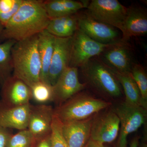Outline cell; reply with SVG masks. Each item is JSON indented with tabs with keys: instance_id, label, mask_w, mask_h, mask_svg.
Returning <instances> with one entry per match:
<instances>
[{
	"instance_id": "1",
	"label": "cell",
	"mask_w": 147,
	"mask_h": 147,
	"mask_svg": "<svg viewBox=\"0 0 147 147\" xmlns=\"http://www.w3.org/2000/svg\"><path fill=\"white\" fill-rule=\"evenodd\" d=\"M50 20L43 1L23 0L17 12L5 26L1 41H20L39 34L46 30Z\"/></svg>"
},
{
	"instance_id": "2",
	"label": "cell",
	"mask_w": 147,
	"mask_h": 147,
	"mask_svg": "<svg viewBox=\"0 0 147 147\" xmlns=\"http://www.w3.org/2000/svg\"><path fill=\"white\" fill-rule=\"evenodd\" d=\"M38 35L16 41L11 50L13 76L29 86L40 81L41 65Z\"/></svg>"
},
{
	"instance_id": "3",
	"label": "cell",
	"mask_w": 147,
	"mask_h": 147,
	"mask_svg": "<svg viewBox=\"0 0 147 147\" xmlns=\"http://www.w3.org/2000/svg\"><path fill=\"white\" fill-rule=\"evenodd\" d=\"M79 93L54 109V114L62 123L89 118L111 105L110 102Z\"/></svg>"
},
{
	"instance_id": "4",
	"label": "cell",
	"mask_w": 147,
	"mask_h": 147,
	"mask_svg": "<svg viewBox=\"0 0 147 147\" xmlns=\"http://www.w3.org/2000/svg\"><path fill=\"white\" fill-rule=\"evenodd\" d=\"M81 68L87 83L98 92L109 97L118 98L121 96V86L118 80L100 58H92Z\"/></svg>"
},
{
	"instance_id": "5",
	"label": "cell",
	"mask_w": 147,
	"mask_h": 147,
	"mask_svg": "<svg viewBox=\"0 0 147 147\" xmlns=\"http://www.w3.org/2000/svg\"><path fill=\"white\" fill-rule=\"evenodd\" d=\"M112 110L119 120L117 147H127L128 135L138 130L146 120L147 109L124 101L115 105Z\"/></svg>"
},
{
	"instance_id": "6",
	"label": "cell",
	"mask_w": 147,
	"mask_h": 147,
	"mask_svg": "<svg viewBox=\"0 0 147 147\" xmlns=\"http://www.w3.org/2000/svg\"><path fill=\"white\" fill-rule=\"evenodd\" d=\"M87 8V16L122 31L127 7L117 0H92Z\"/></svg>"
},
{
	"instance_id": "7",
	"label": "cell",
	"mask_w": 147,
	"mask_h": 147,
	"mask_svg": "<svg viewBox=\"0 0 147 147\" xmlns=\"http://www.w3.org/2000/svg\"><path fill=\"white\" fill-rule=\"evenodd\" d=\"M112 45L96 42L78 29L72 36L69 66L81 68Z\"/></svg>"
},
{
	"instance_id": "8",
	"label": "cell",
	"mask_w": 147,
	"mask_h": 147,
	"mask_svg": "<svg viewBox=\"0 0 147 147\" xmlns=\"http://www.w3.org/2000/svg\"><path fill=\"white\" fill-rule=\"evenodd\" d=\"M98 57L111 70L120 73H131L136 63L129 44L122 41L112 44Z\"/></svg>"
},
{
	"instance_id": "9",
	"label": "cell",
	"mask_w": 147,
	"mask_h": 147,
	"mask_svg": "<svg viewBox=\"0 0 147 147\" xmlns=\"http://www.w3.org/2000/svg\"><path fill=\"white\" fill-rule=\"evenodd\" d=\"M78 26L87 36L96 42L113 44L121 41L118 29L93 19L86 14L78 16Z\"/></svg>"
},
{
	"instance_id": "10",
	"label": "cell",
	"mask_w": 147,
	"mask_h": 147,
	"mask_svg": "<svg viewBox=\"0 0 147 147\" xmlns=\"http://www.w3.org/2000/svg\"><path fill=\"white\" fill-rule=\"evenodd\" d=\"M119 129L118 117L112 110H110L94 117L90 139L103 144L111 143L118 137Z\"/></svg>"
},
{
	"instance_id": "11",
	"label": "cell",
	"mask_w": 147,
	"mask_h": 147,
	"mask_svg": "<svg viewBox=\"0 0 147 147\" xmlns=\"http://www.w3.org/2000/svg\"><path fill=\"white\" fill-rule=\"evenodd\" d=\"M86 85L79 82L78 68L68 67L52 86L53 101L59 105L85 88Z\"/></svg>"
},
{
	"instance_id": "12",
	"label": "cell",
	"mask_w": 147,
	"mask_h": 147,
	"mask_svg": "<svg viewBox=\"0 0 147 147\" xmlns=\"http://www.w3.org/2000/svg\"><path fill=\"white\" fill-rule=\"evenodd\" d=\"M0 102L8 107L22 106L30 103V88L21 79L11 76L2 85Z\"/></svg>"
},
{
	"instance_id": "13",
	"label": "cell",
	"mask_w": 147,
	"mask_h": 147,
	"mask_svg": "<svg viewBox=\"0 0 147 147\" xmlns=\"http://www.w3.org/2000/svg\"><path fill=\"white\" fill-rule=\"evenodd\" d=\"M72 38L55 37L54 52L48 74V82L52 86L69 67Z\"/></svg>"
},
{
	"instance_id": "14",
	"label": "cell",
	"mask_w": 147,
	"mask_h": 147,
	"mask_svg": "<svg viewBox=\"0 0 147 147\" xmlns=\"http://www.w3.org/2000/svg\"><path fill=\"white\" fill-rule=\"evenodd\" d=\"M54 109L50 105H31L27 129L34 138L51 134Z\"/></svg>"
},
{
	"instance_id": "15",
	"label": "cell",
	"mask_w": 147,
	"mask_h": 147,
	"mask_svg": "<svg viewBox=\"0 0 147 147\" xmlns=\"http://www.w3.org/2000/svg\"><path fill=\"white\" fill-rule=\"evenodd\" d=\"M121 40L127 42L133 36H143L147 33V11L139 6L131 5L127 8Z\"/></svg>"
},
{
	"instance_id": "16",
	"label": "cell",
	"mask_w": 147,
	"mask_h": 147,
	"mask_svg": "<svg viewBox=\"0 0 147 147\" xmlns=\"http://www.w3.org/2000/svg\"><path fill=\"white\" fill-rule=\"evenodd\" d=\"M94 117L63 123V135L68 147H84L90 139Z\"/></svg>"
},
{
	"instance_id": "17",
	"label": "cell",
	"mask_w": 147,
	"mask_h": 147,
	"mask_svg": "<svg viewBox=\"0 0 147 147\" xmlns=\"http://www.w3.org/2000/svg\"><path fill=\"white\" fill-rule=\"evenodd\" d=\"M30 105L8 107L0 102V125L9 129H27Z\"/></svg>"
},
{
	"instance_id": "18",
	"label": "cell",
	"mask_w": 147,
	"mask_h": 147,
	"mask_svg": "<svg viewBox=\"0 0 147 147\" xmlns=\"http://www.w3.org/2000/svg\"><path fill=\"white\" fill-rule=\"evenodd\" d=\"M38 49L41 65L40 81L50 84L48 74L54 52L55 37L46 30L38 34Z\"/></svg>"
},
{
	"instance_id": "19",
	"label": "cell",
	"mask_w": 147,
	"mask_h": 147,
	"mask_svg": "<svg viewBox=\"0 0 147 147\" xmlns=\"http://www.w3.org/2000/svg\"><path fill=\"white\" fill-rule=\"evenodd\" d=\"M90 2L73 0H49L43 4L50 19L75 14L80 9L87 8Z\"/></svg>"
},
{
	"instance_id": "20",
	"label": "cell",
	"mask_w": 147,
	"mask_h": 147,
	"mask_svg": "<svg viewBox=\"0 0 147 147\" xmlns=\"http://www.w3.org/2000/svg\"><path fill=\"white\" fill-rule=\"evenodd\" d=\"M75 14L51 18L46 28V30L57 37L66 38L73 36L79 29L78 16Z\"/></svg>"
},
{
	"instance_id": "21",
	"label": "cell",
	"mask_w": 147,
	"mask_h": 147,
	"mask_svg": "<svg viewBox=\"0 0 147 147\" xmlns=\"http://www.w3.org/2000/svg\"><path fill=\"white\" fill-rule=\"evenodd\" d=\"M113 71L123 89L125 95V102L129 105L140 106L147 109V102L142 98L140 90L131 73Z\"/></svg>"
},
{
	"instance_id": "22",
	"label": "cell",
	"mask_w": 147,
	"mask_h": 147,
	"mask_svg": "<svg viewBox=\"0 0 147 147\" xmlns=\"http://www.w3.org/2000/svg\"><path fill=\"white\" fill-rule=\"evenodd\" d=\"M16 41L7 40L0 43V84L1 86L13 73L11 50Z\"/></svg>"
},
{
	"instance_id": "23",
	"label": "cell",
	"mask_w": 147,
	"mask_h": 147,
	"mask_svg": "<svg viewBox=\"0 0 147 147\" xmlns=\"http://www.w3.org/2000/svg\"><path fill=\"white\" fill-rule=\"evenodd\" d=\"M31 91L32 99L40 103L53 101L52 86L45 82L39 81L30 87Z\"/></svg>"
},
{
	"instance_id": "24",
	"label": "cell",
	"mask_w": 147,
	"mask_h": 147,
	"mask_svg": "<svg viewBox=\"0 0 147 147\" xmlns=\"http://www.w3.org/2000/svg\"><path fill=\"white\" fill-rule=\"evenodd\" d=\"M23 0H0V21L4 27L16 13Z\"/></svg>"
},
{
	"instance_id": "25",
	"label": "cell",
	"mask_w": 147,
	"mask_h": 147,
	"mask_svg": "<svg viewBox=\"0 0 147 147\" xmlns=\"http://www.w3.org/2000/svg\"><path fill=\"white\" fill-rule=\"evenodd\" d=\"M131 73L137 84L144 101L147 102V76L144 67L140 64L134 63Z\"/></svg>"
},
{
	"instance_id": "26",
	"label": "cell",
	"mask_w": 147,
	"mask_h": 147,
	"mask_svg": "<svg viewBox=\"0 0 147 147\" xmlns=\"http://www.w3.org/2000/svg\"><path fill=\"white\" fill-rule=\"evenodd\" d=\"M34 138L28 129L12 134L7 147H32Z\"/></svg>"
},
{
	"instance_id": "27",
	"label": "cell",
	"mask_w": 147,
	"mask_h": 147,
	"mask_svg": "<svg viewBox=\"0 0 147 147\" xmlns=\"http://www.w3.org/2000/svg\"><path fill=\"white\" fill-rule=\"evenodd\" d=\"M63 123L54 114L51 133V147H68L63 135Z\"/></svg>"
},
{
	"instance_id": "28",
	"label": "cell",
	"mask_w": 147,
	"mask_h": 147,
	"mask_svg": "<svg viewBox=\"0 0 147 147\" xmlns=\"http://www.w3.org/2000/svg\"><path fill=\"white\" fill-rule=\"evenodd\" d=\"M12 134L9 129L0 125V147H7L9 140Z\"/></svg>"
},
{
	"instance_id": "29",
	"label": "cell",
	"mask_w": 147,
	"mask_h": 147,
	"mask_svg": "<svg viewBox=\"0 0 147 147\" xmlns=\"http://www.w3.org/2000/svg\"><path fill=\"white\" fill-rule=\"evenodd\" d=\"M51 134L44 137L34 138L35 147H51Z\"/></svg>"
},
{
	"instance_id": "30",
	"label": "cell",
	"mask_w": 147,
	"mask_h": 147,
	"mask_svg": "<svg viewBox=\"0 0 147 147\" xmlns=\"http://www.w3.org/2000/svg\"><path fill=\"white\" fill-rule=\"evenodd\" d=\"M84 147H110L106 146L103 144H100L98 142H95L89 139Z\"/></svg>"
},
{
	"instance_id": "31",
	"label": "cell",
	"mask_w": 147,
	"mask_h": 147,
	"mask_svg": "<svg viewBox=\"0 0 147 147\" xmlns=\"http://www.w3.org/2000/svg\"><path fill=\"white\" fill-rule=\"evenodd\" d=\"M139 144V138L138 137H135L132 140L129 147H138Z\"/></svg>"
},
{
	"instance_id": "32",
	"label": "cell",
	"mask_w": 147,
	"mask_h": 147,
	"mask_svg": "<svg viewBox=\"0 0 147 147\" xmlns=\"http://www.w3.org/2000/svg\"><path fill=\"white\" fill-rule=\"evenodd\" d=\"M4 28V27L3 24H2V23L0 21V41H1V36L2 34Z\"/></svg>"
},
{
	"instance_id": "33",
	"label": "cell",
	"mask_w": 147,
	"mask_h": 147,
	"mask_svg": "<svg viewBox=\"0 0 147 147\" xmlns=\"http://www.w3.org/2000/svg\"><path fill=\"white\" fill-rule=\"evenodd\" d=\"M142 147H147V145L144 144L143 145Z\"/></svg>"
}]
</instances>
